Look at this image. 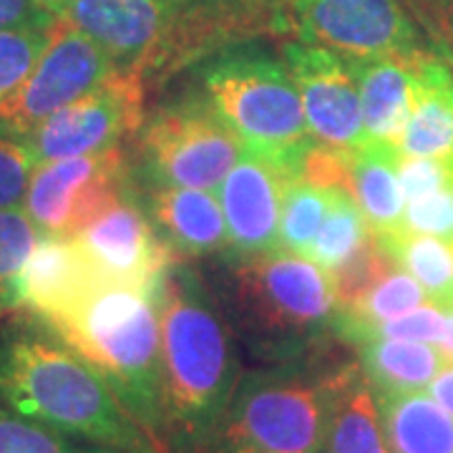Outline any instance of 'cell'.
I'll return each mask as SVG.
<instances>
[{"label": "cell", "mask_w": 453, "mask_h": 453, "mask_svg": "<svg viewBox=\"0 0 453 453\" xmlns=\"http://www.w3.org/2000/svg\"><path fill=\"white\" fill-rule=\"evenodd\" d=\"M0 403L83 443L162 453L98 372L46 325L0 335Z\"/></svg>", "instance_id": "obj_1"}, {"label": "cell", "mask_w": 453, "mask_h": 453, "mask_svg": "<svg viewBox=\"0 0 453 453\" xmlns=\"http://www.w3.org/2000/svg\"><path fill=\"white\" fill-rule=\"evenodd\" d=\"M162 438L166 453H202L237 388V360L222 318L189 270L159 285Z\"/></svg>", "instance_id": "obj_2"}, {"label": "cell", "mask_w": 453, "mask_h": 453, "mask_svg": "<svg viewBox=\"0 0 453 453\" xmlns=\"http://www.w3.org/2000/svg\"><path fill=\"white\" fill-rule=\"evenodd\" d=\"M41 323L98 372L157 449L166 453L159 290L98 280L81 297Z\"/></svg>", "instance_id": "obj_3"}, {"label": "cell", "mask_w": 453, "mask_h": 453, "mask_svg": "<svg viewBox=\"0 0 453 453\" xmlns=\"http://www.w3.org/2000/svg\"><path fill=\"white\" fill-rule=\"evenodd\" d=\"M356 363H308L237 383L207 453H323Z\"/></svg>", "instance_id": "obj_4"}, {"label": "cell", "mask_w": 453, "mask_h": 453, "mask_svg": "<svg viewBox=\"0 0 453 453\" xmlns=\"http://www.w3.org/2000/svg\"><path fill=\"white\" fill-rule=\"evenodd\" d=\"M202 98L242 144L300 179L315 144L288 65L257 49L229 50L202 71Z\"/></svg>", "instance_id": "obj_5"}, {"label": "cell", "mask_w": 453, "mask_h": 453, "mask_svg": "<svg viewBox=\"0 0 453 453\" xmlns=\"http://www.w3.org/2000/svg\"><path fill=\"white\" fill-rule=\"evenodd\" d=\"M232 282L247 333L275 356L297 353L338 325L330 275L310 257L282 247L237 257Z\"/></svg>", "instance_id": "obj_6"}, {"label": "cell", "mask_w": 453, "mask_h": 453, "mask_svg": "<svg viewBox=\"0 0 453 453\" xmlns=\"http://www.w3.org/2000/svg\"><path fill=\"white\" fill-rule=\"evenodd\" d=\"M151 184L214 192L242 154V139L199 101H181L162 109L139 139Z\"/></svg>", "instance_id": "obj_7"}, {"label": "cell", "mask_w": 453, "mask_h": 453, "mask_svg": "<svg viewBox=\"0 0 453 453\" xmlns=\"http://www.w3.org/2000/svg\"><path fill=\"white\" fill-rule=\"evenodd\" d=\"M282 23L300 43L372 61L418 53V35L398 0H290Z\"/></svg>", "instance_id": "obj_8"}, {"label": "cell", "mask_w": 453, "mask_h": 453, "mask_svg": "<svg viewBox=\"0 0 453 453\" xmlns=\"http://www.w3.org/2000/svg\"><path fill=\"white\" fill-rule=\"evenodd\" d=\"M121 146L38 164L33 169L23 207L41 237L73 240L111 202L127 192Z\"/></svg>", "instance_id": "obj_9"}, {"label": "cell", "mask_w": 453, "mask_h": 453, "mask_svg": "<svg viewBox=\"0 0 453 453\" xmlns=\"http://www.w3.org/2000/svg\"><path fill=\"white\" fill-rule=\"evenodd\" d=\"M116 71L111 58L88 35L58 18L31 76L0 104V134L26 139L41 121L96 91Z\"/></svg>", "instance_id": "obj_10"}, {"label": "cell", "mask_w": 453, "mask_h": 453, "mask_svg": "<svg viewBox=\"0 0 453 453\" xmlns=\"http://www.w3.org/2000/svg\"><path fill=\"white\" fill-rule=\"evenodd\" d=\"M142 76L116 71L96 91L41 121L26 136L38 164L88 157L121 146L142 127Z\"/></svg>", "instance_id": "obj_11"}, {"label": "cell", "mask_w": 453, "mask_h": 453, "mask_svg": "<svg viewBox=\"0 0 453 453\" xmlns=\"http://www.w3.org/2000/svg\"><path fill=\"white\" fill-rule=\"evenodd\" d=\"M73 242L104 282L159 290L172 267V250L127 192L79 232Z\"/></svg>", "instance_id": "obj_12"}, {"label": "cell", "mask_w": 453, "mask_h": 453, "mask_svg": "<svg viewBox=\"0 0 453 453\" xmlns=\"http://www.w3.org/2000/svg\"><path fill=\"white\" fill-rule=\"evenodd\" d=\"M285 65L297 86L315 142L342 151H356L368 142L350 61L338 53L292 41L285 46Z\"/></svg>", "instance_id": "obj_13"}, {"label": "cell", "mask_w": 453, "mask_h": 453, "mask_svg": "<svg viewBox=\"0 0 453 453\" xmlns=\"http://www.w3.org/2000/svg\"><path fill=\"white\" fill-rule=\"evenodd\" d=\"M187 0H73L64 18L88 35L119 71L139 73L159 50Z\"/></svg>", "instance_id": "obj_14"}, {"label": "cell", "mask_w": 453, "mask_h": 453, "mask_svg": "<svg viewBox=\"0 0 453 453\" xmlns=\"http://www.w3.org/2000/svg\"><path fill=\"white\" fill-rule=\"evenodd\" d=\"M292 179L297 177L282 164L244 146L219 187L226 247L234 257H252L280 247L282 199Z\"/></svg>", "instance_id": "obj_15"}, {"label": "cell", "mask_w": 453, "mask_h": 453, "mask_svg": "<svg viewBox=\"0 0 453 453\" xmlns=\"http://www.w3.org/2000/svg\"><path fill=\"white\" fill-rule=\"evenodd\" d=\"M146 214L172 252L202 257L229 244L222 204L204 189L151 184Z\"/></svg>", "instance_id": "obj_16"}, {"label": "cell", "mask_w": 453, "mask_h": 453, "mask_svg": "<svg viewBox=\"0 0 453 453\" xmlns=\"http://www.w3.org/2000/svg\"><path fill=\"white\" fill-rule=\"evenodd\" d=\"M418 58L421 50L411 56L350 61L360 91L365 136L372 142L395 144L401 131L405 129V121L413 109Z\"/></svg>", "instance_id": "obj_17"}, {"label": "cell", "mask_w": 453, "mask_h": 453, "mask_svg": "<svg viewBox=\"0 0 453 453\" xmlns=\"http://www.w3.org/2000/svg\"><path fill=\"white\" fill-rule=\"evenodd\" d=\"M395 146L403 157L453 162V64L421 53L413 109Z\"/></svg>", "instance_id": "obj_18"}, {"label": "cell", "mask_w": 453, "mask_h": 453, "mask_svg": "<svg viewBox=\"0 0 453 453\" xmlns=\"http://www.w3.org/2000/svg\"><path fill=\"white\" fill-rule=\"evenodd\" d=\"M101 277L91 270L73 240L38 237L20 275L23 305L41 320L71 305Z\"/></svg>", "instance_id": "obj_19"}, {"label": "cell", "mask_w": 453, "mask_h": 453, "mask_svg": "<svg viewBox=\"0 0 453 453\" xmlns=\"http://www.w3.org/2000/svg\"><path fill=\"white\" fill-rule=\"evenodd\" d=\"M401 151L390 142L368 139L350 159V195L365 214L372 234L386 237L401 232L405 199L398 179Z\"/></svg>", "instance_id": "obj_20"}, {"label": "cell", "mask_w": 453, "mask_h": 453, "mask_svg": "<svg viewBox=\"0 0 453 453\" xmlns=\"http://www.w3.org/2000/svg\"><path fill=\"white\" fill-rule=\"evenodd\" d=\"M360 368L375 393H413L426 390L446 365L436 345L418 340L360 338Z\"/></svg>", "instance_id": "obj_21"}, {"label": "cell", "mask_w": 453, "mask_h": 453, "mask_svg": "<svg viewBox=\"0 0 453 453\" xmlns=\"http://www.w3.org/2000/svg\"><path fill=\"white\" fill-rule=\"evenodd\" d=\"M390 453H453V418L423 390L375 393Z\"/></svg>", "instance_id": "obj_22"}, {"label": "cell", "mask_w": 453, "mask_h": 453, "mask_svg": "<svg viewBox=\"0 0 453 453\" xmlns=\"http://www.w3.org/2000/svg\"><path fill=\"white\" fill-rule=\"evenodd\" d=\"M323 453H390L375 390L360 365L340 393Z\"/></svg>", "instance_id": "obj_23"}, {"label": "cell", "mask_w": 453, "mask_h": 453, "mask_svg": "<svg viewBox=\"0 0 453 453\" xmlns=\"http://www.w3.org/2000/svg\"><path fill=\"white\" fill-rule=\"evenodd\" d=\"M378 240L388 250L395 267L413 277L431 303L443 308L453 305V242L413 232H395Z\"/></svg>", "instance_id": "obj_24"}, {"label": "cell", "mask_w": 453, "mask_h": 453, "mask_svg": "<svg viewBox=\"0 0 453 453\" xmlns=\"http://www.w3.org/2000/svg\"><path fill=\"white\" fill-rule=\"evenodd\" d=\"M338 189L320 187L308 179H292L285 189L280 214V247L308 257Z\"/></svg>", "instance_id": "obj_25"}, {"label": "cell", "mask_w": 453, "mask_h": 453, "mask_svg": "<svg viewBox=\"0 0 453 453\" xmlns=\"http://www.w3.org/2000/svg\"><path fill=\"white\" fill-rule=\"evenodd\" d=\"M368 237H371V225L365 214L360 211L350 192L338 189L333 196V207L310 247L308 257L315 265H320L325 273H333L340 262L350 257Z\"/></svg>", "instance_id": "obj_26"}, {"label": "cell", "mask_w": 453, "mask_h": 453, "mask_svg": "<svg viewBox=\"0 0 453 453\" xmlns=\"http://www.w3.org/2000/svg\"><path fill=\"white\" fill-rule=\"evenodd\" d=\"M38 237L26 211L0 210V318L23 305L20 275Z\"/></svg>", "instance_id": "obj_27"}, {"label": "cell", "mask_w": 453, "mask_h": 453, "mask_svg": "<svg viewBox=\"0 0 453 453\" xmlns=\"http://www.w3.org/2000/svg\"><path fill=\"white\" fill-rule=\"evenodd\" d=\"M393 267H395V262L390 259L388 250L378 240V234L371 232V237L360 244L350 257L340 262L333 273H327L330 282H333V292H335L338 315L356 308L357 303L372 290V285Z\"/></svg>", "instance_id": "obj_28"}, {"label": "cell", "mask_w": 453, "mask_h": 453, "mask_svg": "<svg viewBox=\"0 0 453 453\" xmlns=\"http://www.w3.org/2000/svg\"><path fill=\"white\" fill-rule=\"evenodd\" d=\"M53 26L0 31V104H5L31 76L38 58L49 46Z\"/></svg>", "instance_id": "obj_29"}, {"label": "cell", "mask_w": 453, "mask_h": 453, "mask_svg": "<svg viewBox=\"0 0 453 453\" xmlns=\"http://www.w3.org/2000/svg\"><path fill=\"white\" fill-rule=\"evenodd\" d=\"M0 453H121L94 443H76L58 431L33 423L0 403Z\"/></svg>", "instance_id": "obj_30"}, {"label": "cell", "mask_w": 453, "mask_h": 453, "mask_svg": "<svg viewBox=\"0 0 453 453\" xmlns=\"http://www.w3.org/2000/svg\"><path fill=\"white\" fill-rule=\"evenodd\" d=\"M38 166L26 139L0 134V210H20L33 169Z\"/></svg>", "instance_id": "obj_31"}, {"label": "cell", "mask_w": 453, "mask_h": 453, "mask_svg": "<svg viewBox=\"0 0 453 453\" xmlns=\"http://www.w3.org/2000/svg\"><path fill=\"white\" fill-rule=\"evenodd\" d=\"M401 232L431 234L453 242V181L431 195L405 202Z\"/></svg>", "instance_id": "obj_32"}, {"label": "cell", "mask_w": 453, "mask_h": 453, "mask_svg": "<svg viewBox=\"0 0 453 453\" xmlns=\"http://www.w3.org/2000/svg\"><path fill=\"white\" fill-rule=\"evenodd\" d=\"M443 320H446V308L436 305V303H423L418 308L408 310L405 315L398 318H390L383 323L372 325L371 330L360 333L353 342L360 338H398V340H418V342H431L436 345V340L441 338V330H443Z\"/></svg>", "instance_id": "obj_33"}, {"label": "cell", "mask_w": 453, "mask_h": 453, "mask_svg": "<svg viewBox=\"0 0 453 453\" xmlns=\"http://www.w3.org/2000/svg\"><path fill=\"white\" fill-rule=\"evenodd\" d=\"M58 18L46 13L33 0H0V31L5 28H31V26H53Z\"/></svg>", "instance_id": "obj_34"}, {"label": "cell", "mask_w": 453, "mask_h": 453, "mask_svg": "<svg viewBox=\"0 0 453 453\" xmlns=\"http://www.w3.org/2000/svg\"><path fill=\"white\" fill-rule=\"evenodd\" d=\"M426 390L453 418V363H446Z\"/></svg>", "instance_id": "obj_35"}, {"label": "cell", "mask_w": 453, "mask_h": 453, "mask_svg": "<svg viewBox=\"0 0 453 453\" xmlns=\"http://www.w3.org/2000/svg\"><path fill=\"white\" fill-rule=\"evenodd\" d=\"M436 348L441 350V356L446 357V363H453V305L446 308V320H443L441 338L436 340Z\"/></svg>", "instance_id": "obj_36"}, {"label": "cell", "mask_w": 453, "mask_h": 453, "mask_svg": "<svg viewBox=\"0 0 453 453\" xmlns=\"http://www.w3.org/2000/svg\"><path fill=\"white\" fill-rule=\"evenodd\" d=\"M35 5H41L46 13L56 18H64V13L68 11V5L73 3V0H33Z\"/></svg>", "instance_id": "obj_37"}]
</instances>
